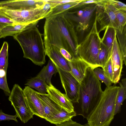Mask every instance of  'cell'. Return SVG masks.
Returning <instances> with one entry per match:
<instances>
[{
	"label": "cell",
	"instance_id": "obj_1",
	"mask_svg": "<svg viewBox=\"0 0 126 126\" xmlns=\"http://www.w3.org/2000/svg\"><path fill=\"white\" fill-rule=\"evenodd\" d=\"M44 36V46L64 49L73 58L78 56L77 48L79 43L75 28L63 14L46 18Z\"/></svg>",
	"mask_w": 126,
	"mask_h": 126
},
{
	"label": "cell",
	"instance_id": "obj_2",
	"mask_svg": "<svg viewBox=\"0 0 126 126\" xmlns=\"http://www.w3.org/2000/svg\"><path fill=\"white\" fill-rule=\"evenodd\" d=\"M103 91L101 83L95 76L93 70L89 67L80 83L79 98L77 115L86 119L96 106Z\"/></svg>",
	"mask_w": 126,
	"mask_h": 126
},
{
	"label": "cell",
	"instance_id": "obj_3",
	"mask_svg": "<svg viewBox=\"0 0 126 126\" xmlns=\"http://www.w3.org/2000/svg\"><path fill=\"white\" fill-rule=\"evenodd\" d=\"M21 46L23 57L31 60L36 65L42 66L46 62V55L41 34L36 26L13 36Z\"/></svg>",
	"mask_w": 126,
	"mask_h": 126
},
{
	"label": "cell",
	"instance_id": "obj_4",
	"mask_svg": "<svg viewBox=\"0 0 126 126\" xmlns=\"http://www.w3.org/2000/svg\"><path fill=\"white\" fill-rule=\"evenodd\" d=\"M120 87L105 88L99 102L86 118L89 126H109L113 120L115 101Z\"/></svg>",
	"mask_w": 126,
	"mask_h": 126
},
{
	"label": "cell",
	"instance_id": "obj_5",
	"mask_svg": "<svg viewBox=\"0 0 126 126\" xmlns=\"http://www.w3.org/2000/svg\"><path fill=\"white\" fill-rule=\"evenodd\" d=\"M96 23L95 18L90 32L77 48L78 56L93 70L99 67L97 57L101 44Z\"/></svg>",
	"mask_w": 126,
	"mask_h": 126
},
{
	"label": "cell",
	"instance_id": "obj_6",
	"mask_svg": "<svg viewBox=\"0 0 126 126\" xmlns=\"http://www.w3.org/2000/svg\"><path fill=\"white\" fill-rule=\"evenodd\" d=\"M96 7L97 3L76 6L75 8L62 14L77 31H84L89 27L91 18Z\"/></svg>",
	"mask_w": 126,
	"mask_h": 126
},
{
	"label": "cell",
	"instance_id": "obj_7",
	"mask_svg": "<svg viewBox=\"0 0 126 126\" xmlns=\"http://www.w3.org/2000/svg\"><path fill=\"white\" fill-rule=\"evenodd\" d=\"M43 6L30 10H12L0 8V14L11 19L15 24L30 23L45 18L50 13V11L44 9Z\"/></svg>",
	"mask_w": 126,
	"mask_h": 126
},
{
	"label": "cell",
	"instance_id": "obj_8",
	"mask_svg": "<svg viewBox=\"0 0 126 126\" xmlns=\"http://www.w3.org/2000/svg\"><path fill=\"white\" fill-rule=\"evenodd\" d=\"M13 107L17 117L24 123L33 118V114L26 102L23 90L17 84L14 85L8 98Z\"/></svg>",
	"mask_w": 126,
	"mask_h": 126
},
{
	"label": "cell",
	"instance_id": "obj_9",
	"mask_svg": "<svg viewBox=\"0 0 126 126\" xmlns=\"http://www.w3.org/2000/svg\"><path fill=\"white\" fill-rule=\"evenodd\" d=\"M116 10L107 0L97 3L95 18L100 25L99 32L107 27L118 29L119 24L115 13Z\"/></svg>",
	"mask_w": 126,
	"mask_h": 126
},
{
	"label": "cell",
	"instance_id": "obj_10",
	"mask_svg": "<svg viewBox=\"0 0 126 126\" xmlns=\"http://www.w3.org/2000/svg\"><path fill=\"white\" fill-rule=\"evenodd\" d=\"M56 67L66 95L72 103H78L79 98L80 83L70 72Z\"/></svg>",
	"mask_w": 126,
	"mask_h": 126
},
{
	"label": "cell",
	"instance_id": "obj_11",
	"mask_svg": "<svg viewBox=\"0 0 126 126\" xmlns=\"http://www.w3.org/2000/svg\"><path fill=\"white\" fill-rule=\"evenodd\" d=\"M111 58L113 75L112 82L116 84L118 83L120 79L124 63V60L117 40L116 34L112 47Z\"/></svg>",
	"mask_w": 126,
	"mask_h": 126
},
{
	"label": "cell",
	"instance_id": "obj_12",
	"mask_svg": "<svg viewBox=\"0 0 126 126\" xmlns=\"http://www.w3.org/2000/svg\"><path fill=\"white\" fill-rule=\"evenodd\" d=\"M23 90L26 103L33 115L44 119L43 108L38 96V92L28 86H25Z\"/></svg>",
	"mask_w": 126,
	"mask_h": 126
},
{
	"label": "cell",
	"instance_id": "obj_13",
	"mask_svg": "<svg viewBox=\"0 0 126 126\" xmlns=\"http://www.w3.org/2000/svg\"><path fill=\"white\" fill-rule=\"evenodd\" d=\"M45 0H12L0 1V8L12 10H30L43 6Z\"/></svg>",
	"mask_w": 126,
	"mask_h": 126
},
{
	"label": "cell",
	"instance_id": "obj_14",
	"mask_svg": "<svg viewBox=\"0 0 126 126\" xmlns=\"http://www.w3.org/2000/svg\"><path fill=\"white\" fill-rule=\"evenodd\" d=\"M44 46L46 55L56 66L63 71L71 72L68 61L61 54L58 48L51 45Z\"/></svg>",
	"mask_w": 126,
	"mask_h": 126
},
{
	"label": "cell",
	"instance_id": "obj_15",
	"mask_svg": "<svg viewBox=\"0 0 126 126\" xmlns=\"http://www.w3.org/2000/svg\"><path fill=\"white\" fill-rule=\"evenodd\" d=\"M47 93L50 97L55 102L69 112L74 111L72 103L65 94L61 93L52 84L47 88Z\"/></svg>",
	"mask_w": 126,
	"mask_h": 126
},
{
	"label": "cell",
	"instance_id": "obj_16",
	"mask_svg": "<svg viewBox=\"0 0 126 126\" xmlns=\"http://www.w3.org/2000/svg\"><path fill=\"white\" fill-rule=\"evenodd\" d=\"M38 95L43 105L44 119L45 120L60 112L62 108L51 99L48 94H41L38 93Z\"/></svg>",
	"mask_w": 126,
	"mask_h": 126
},
{
	"label": "cell",
	"instance_id": "obj_17",
	"mask_svg": "<svg viewBox=\"0 0 126 126\" xmlns=\"http://www.w3.org/2000/svg\"><path fill=\"white\" fill-rule=\"evenodd\" d=\"M68 63L70 72L80 83L85 76L89 66L78 56L73 58L70 61H68Z\"/></svg>",
	"mask_w": 126,
	"mask_h": 126
},
{
	"label": "cell",
	"instance_id": "obj_18",
	"mask_svg": "<svg viewBox=\"0 0 126 126\" xmlns=\"http://www.w3.org/2000/svg\"><path fill=\"white\" fill-rule=\"evenodd\" d=\"M38 22L25 24H15L8 25L0 31L1 38H5L8 36H13L16 34L36 26Z\"/></svg>",
	"mask_w": 126,
	"mask_h": 126
},
{
	"label": "cell",
	"instance_id": "obj_19",
	"mask_svg": "<svg viewBox=\"0 0 126 126\" xmlns=\"http://www.w3.org/2000/svg\"><path fill=\"white\" fill-rule=\"evenodd\" d=\"M76 115V112H69L62 108L61 111L50 118L45 120L56 125L67 121Z\"/></svg>",
	"mask_w": 126,
	"mask_h": 126
},
{
	"label": "cell",
	"instance_id": "obj_20",
	"mask_svg": "<svg viewBox=\"0 0 126 126\" xmlns=\"http://www.w3.org/2000/svg\"><path fill=\"white\" fill-rule=\"evenodd\" d=\"M57 72L55 64L49 60L47 64L43 67L37 76L43 78L49 86L52 84L51 79L52 75Z\"/></svg>",
	"mask_w": 126,
	"mask_h": 126
},
{
	"label": "cell",
	"instance_id": "obj_21",
	"mask_svg": "<svg viewBox=\"0 0 126 126\" xmlns=\"http://www.w3.org/2000/svg\"><path fill=\"white\" fill-rule=\"evenodd\" d=\"M8 45L4 42L0 50V78L6 75L8 65Z\"/></svg>",
	"mask_w": 126,
	"mask_h": 126
},
{
	"label": "cell",
	"instance_id": "obj_22",
	"mask_svg": "<svg viewBox=\"0 0 126 126\" xmlns=\"http://www.w3.org/2000/svg\"><path fill=\"white\" fill-rule=\"evenodd\" d=\"M25 85L35 89L40 94H45L47 93L48 85L43 78L38 76L29 79Z\"/></svg>",
	"mask_w": 126,
	"mask_h": 126
},
{
	"label": "cell",
	"instance_id": "obj_23",
	"mask_svg": "<svg viewBox=\"0 0 126 126\" xmlns=\"http://www.w3.org/2000/svg\"><path fill=\"white\" fill-rule=\"evenodd\" d=\"M83 0H78L76 2H69L57 5L52 9L45 18L62 14L74 8L79 3Z\"/></svg>",
	"mask_w": 126,
	"mask_h": 126
},
{
	"label": "cell",
	"instance_id": "obj_24",
	"mask_svg": "<svg viewBox=\"0 0 126 126\" xmlns=\"http://www.w3.org/2000/svg\"><path fill=\"white\" fill-rule=\"evenodd\" d=\"M116 35V31L114 28L107 27L105 29L103 36L101 39L102 43L107 48L111 55L112 47Z\"/></svg>",
	"mask_w": 126,
	"mask_h": 126
},
{
	"label": "cell",
	"instance_id": "obj_25",
	"mask_svg": "<svg viewBox=\"0 0 126 126\" xmlns=\"http://www.w3.org/2000/svg\"><path fill=\"white\" fill-rule=\"evenodd\" d=\"M116 36L123 60L124 63L126 65V26L123 31L121 32L118 29H115Z\"/></svg>",
	"mask_w": 126,
	"mask_h": 126
},
{
	"label": "cell",
	"instance_id": "obj_26",
	"mask_svg": "<svg viewBox=\"0 0 126 126\" xmlns=\"http://www.w3.org/2000/svg\"><path fill=\"white\" fill-rule=\"evenodd\" d=\"M119 84L120 88L116 100L114 115L120 112L121 105L126 98V88L124 87L121 82H119Z\"/></svg>",
	"mask_w": 126,
	"mask_h": 126
},
{
	"label": "cell",
	"instance_id": "obj_27",
	"mask_svg": "<svg viewBox=\"0 0 126 126\" xmlns=\"http://www.w3.org/2000/svg\"><path fill=\"white\" fill-rule=\"evenodd\" d=\"M111 57V55L108 49L101 43L97 57L98 63L99 67L103 69Z\"/></svg>",
	"mask_w": 126,
	"mask_h": 126
},
{
	"label": "cell",
	"instance_id": "obj_28",
	"mask_svg": "<svg viewBox=\"0 0 126 126\" xmlns=\"http://www.w3.org/2000/svg\"><path fill=\"white\" fill-rule=\"evenodd\" d=\"M115 13L119 24V28L118 29L122 32L123 31L125 27L126 26V11L116 10Z\"/></svg>",
	"mask_w": 126,
	"mask_h": 126
},
{
	"label": "cell",
	"instance_id": "obj_29",
	"mask_svg": "<svg viewBox=\"0 0 126 126\" xmlns=\"http://www.w3.org/2000/svg\"><path fill=\"white\" fill-rule=\"evenodd\" d=\"M93 70L94 74L98 79L104 83L107 87L111 86L112 83L106 76L103 69L98 67Z\"/></svg>",
	"mask_w": 126,
	"mask_h": 126
},
{
	"label": "cell",
	"instance_id": "obj_30",
	"mask_svg": "<svg viewBox=\"0 0 126 126\" xmlns=\"http://www.w3.org/2000/svg\"><path fill=\"white\" fill-rule=\"evenodd\" d=\"M103 69L106 76L112 82L113 75L111 58L107 62Z\"/></svg>",
	"mask_w": 126,
	"mask_h": 126
},
{
	"label": "cell",
	"instance_id": "obj_31",
	"mask_svg": "<svg viewBox=\"0 0 126 126\" xmlns=\"http://www.w3.org/2000/svg\"><path fill=\"white\" fill-rule=\"evenodd\" d=\"M15 24L14 22L11 19L0 14V32L6 26Z\"/></svg>",
	"mask_w": 126,
	"mask_h": 126
},
{
	"label": "cell",
	"instance_id": "obj_32",
	"mask_svg": "<svg viewBox=\"0 0 126 126\" xmlns=\"http://www.w3.org/2000/svg\"><path fill=\"white\" fill-rule=\"evenodd\" d=\"M0 89L2 90L7 95H9L11 92L7 84L6 75L0 78Z\"/></svg>",
	"mask_w": 126,
	"mask_h": 126
},
{
	"label": "cell",
	"instance_id": "obj_33",
	"mask_svg": "<svg viewBox=\"0 0 126 126\" xmlns=\"http://www.w3.org/2000/svg\"><path fill=\"white\" fill-rule=\"evenodd\" d=\"M107 0L116 10H124L126 11V5L125 3L118 0Z\"/></svg>",
	"mask_w": 126,
	"mask_h": 126
},
{
	"label": "cell",
	"instance_id": "obj_34",
	"mask_svg": "<svg viewBox=\"0 0 126 126\" xmlns=\"http://www.w3.org/2000/svg\"><path fill=\"white\" fill-rule=\"evenodd\" d=\"M78 0H46V1L50 3L51 9L56 6L70 2L77 1Z\"/></svg>",
	"mask_w": 126,
	"mask_h": 126
},
{
	"label": "cell",
	"instance_id": "obj_35",
	"mask_svg": "<svg viewBox=\"0 0 126 126\" xmlns=\"http://www.w3.org/2000/svg\"><path fill=\"white\" fill-rule=\"evenodd\" d=\"M17 117L16 114L12 115L5 114L3 112L2 110H0V122L2 121L14 120L17 122L18 121L16 119Z\"/></svg>",
	"mask_w": 126,
	"mask_h": 126
},
{
	"label": "cell",
	"instance_id": "obj_36",
	"mask_svg": "<svg viewBox=\"0 0 126 126\" xmlns=\"http://www.w3.org/2000/svg\"><path fill=\"white\" fill-rule=\"evenodd\" d=\"M103 0H83L82 1L80 2L77 6H79L84 5L92 3H97L102 2Z\"/></svg>",
	"mask_w": 126,
	"mask_h": 126
},
{
	"label": "cell",
	"instance_id": "obj_37",
	"mask_svg": "<svg viewBox=\"0 0 126 126\" xmlns=\"http://www.w3.org/2000/svg\"><path fill=\"white\" fill-rule=\"evenodd\" d=\"M126 78H124L122 79L121 80V83L124 87L126 88Z\"/></svg>",
	"mask_w": 126,
	"mask_h": 126
},
{
	"label": "cell",
	"instance_id": "obj_38",
	"mask_svg": "<svg viewBox=\"0 0 126 126\" xmlns=\"http://www.w3.org/2000/svg\"><path fill=\"white\" fill-rule=\"evenodd\" d=\"M1 38V35H0V39Z\"/></svg>",
	"mask_w": 126,
	"mask_h": 126
},
{
	"label": "cell",
	"instance_id": "obj_39",
	"mask_svg": "<svg viewBox=\"0 0 126 126\" xmlns=\"http://www.w3.org/2000/svg\"><path fill=\"white\" fill-rule=\"evenodd\" d=\"M0 35H1V33L0 32Z\"/></svg>",
	"mask_w": 126,
	"mask_h": 126
}]
</instances>
